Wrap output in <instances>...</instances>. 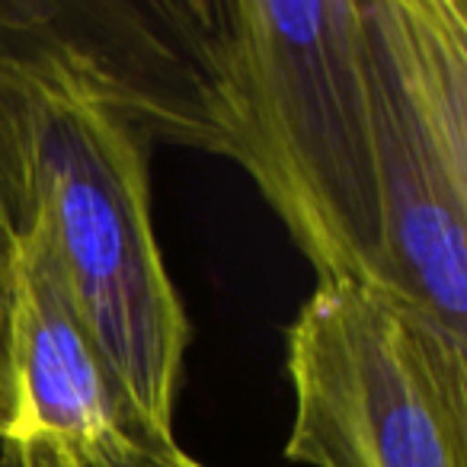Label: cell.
<instances>
[{
    "label": "cell",
    "mask_w": 467,
    "mask_h": 467,
    "mask_svg": "<svg viewBox=\"0 0 467 467\" xmlns=\"http://www.w3.org/2000/svg\"><path fill=\"white\" fill-rule=\"evenodd\" d=\"M141 432L150 429L74 305L46 218L26 212L0 327V467H93Z\"/></svg>",
    "instance_id": "5b68a950"
},
{
    "label": "cell",
    "mask_w": 467,
    "mask_h": 467,
    "mask_svg": "<svg viewBox=\"0 0 467 467\" xmlns=\"http://www.w3.org/2000/svg\"><path fill=\"white\" fill-rule=\"evenodd\" d=\"M39 39V0H0V189L14 218L23 199L26 67Z\"/></svg>",
    "instance_id": "8992f818"
},
{
    "label": "cell",
    "mask_w": 467,
    "mask_h": 467,
    "mask_svg": "<svg viewBox=\"0 0 467 467\" xmlns=\"http://www.w3.org/2000/svg\"><path fill=\"white\" fill-rule=\"evenodd\" d=\"M285 365L292 464L464 467L467 356L388 292L317 285L288 327Z\"/></svg>",
    "instance_id": "277c9868"
},
{
    "label": "cell",
    "mask_w": 467,
    "mask_h": 467,
    "mask_svg": "<svg viewBox=\"0 0 467 467\" xmlns=\"http://www.w3.org/2000/svg\"><path fill=\"white\" fill-rule=\"evenodd\" d=\"M195 148L241 163L320 285L384 279L358 0L182 4Z\"/></svg>",
    "instance_id": "6da1fadb"
},
{
    "label": "cell",
    "mask_w": 467,
    "mask_h": 467,
    "mask_svg": "<svg viewBox=\"0 0 467 467\" xmlns=\"http://www.w3.org/2000/svg\"><path fill=\"white\" fill-rule=\"evenodd\" d=\"M150 135L74 46L58 4L39 0L26 67L23 199L39 212L84 324L135 413L173 439L189 317L150 221Z\"/></svg>",
    "instance_id": "7a4b0ae2"
},
{
    "label": "cell",
    "mask_w": 467,
    "mask_h": 467,
    "mask_svg": "<svg viewBox=\"0 0 467 467\" xmlns=\"http://www.w3.org/2000/svg\"><path fill=\"white\" fill-rule=\"evenodd\" d=\"M381 292L467 356V0H358Z\"/></svg>",
    "instance_id": "3957f363"
},
{
    "label": "cell",
    "mask_w": 467,
    "mask_h": 467,
    "mask_svg": "<svg viewBox=\"0 0 467 467\" xmlns=\"http://www.w3.org/2000/svg\"><path fill=\"white\" fill-rule=\"evenodd\" d=\"M16 247H20V224H16L14 212H10L7 195H4V189H0V327H4V314H7Z\"/></svg>",
    "instance_id": "ba28073f"
},
{
    "label": "cell",
    "mask_w": 467,
    "mask_h": 467,
    "mask_svg": "<svg viewBox=\"0 0 467 467\" xmlns=\"http://www.w3.org/2000/svg\"><path fill=\"white\" fill-rule=\"evenodd\" d=\"M93 467H202L195 458L176 448L173 439H157L141 432L135 439L122 441L112 451H106Z\"/></svg>",
    "instance_id": "52a82bcc"
}]
</instances>
